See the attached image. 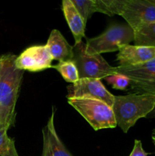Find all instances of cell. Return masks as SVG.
<instances>
[{"instance_id": "cell-1", "label": "cell", "mask_w": 155, "mask_h": 156, "mask_svg": "<svg viewBox=\"0 0 155 156\" xmlns=\"http://www.w3.org/2000/svg\"><path fill=\"white\" fill-rule=\"evenodd\" d=\"M16 57L14 54H4L0 58V114L9 128L15 124V106L24 73L15 66Z\"/></svg>"}, {"instance_id": "cell-2", "label": "cell", "mask_w": 155, "mask_h": 156, "mask_svg": "<svg viewBox=\"0 0 155 156\" xmlns=\"http://www.w3.org/2000/svg\"><path fill=\"white\" fill-rule=\"evenodd\" d=\"M155 108V96L130 93L115 96L112 111L117 125L126 133L139 119L147 117Z\"/></svg>"}, {"instance_id": "cell-3", "label": "cell", "mask_w": 155, "mask_h": 156, "mask_svg": "<svg viewBox=\"0 0 155 156\" xmlns=\"http://www.w3.org/2000/svg\"><path fill=\"white\" fill-rule=\"evenodd\" d=\"M68 103L86 120L94 130L112 129L117 126L112 108L102 101L74 98H68Z\"/></svg>"}, {"instance_id": "cell-4", "label": "cell", "mask_w": 155, "mask_h": 156, "mask_svg": "<svg viewBox=\"0 0 155 156\" xmlns=\"http://www.w3.org/2000/svg\"><path fill=\"white\" fill-rule=\"evenodd\" d=\"M72 61L75 63L80 79H104L115 74V67L109 65L100 54L86 51V44L78 43L73 46Z\"/></svg>"}, {"instance_id": "cell-5", "label": "cell", "mask_w": 155, "mask_h": 156, "mask_svg": "<svg viewBox=\"0 0 155 156\" xmlns=\"http://www.w3.org/2000/svg\"><path fill=\"white\" fill-rule=\"evenodd\" d=\"M134 41V30L129 24H113L103 34L86 41V51L100 54L119 51L120 46Z\"/></svg>"}, {"instance_id": "cell-6", "label": "cell", "mask_w": 155, "mask_h": 156, "mask_svg": "<svg viewBox=\"0 0 155 156\" xmlns=\"http://www.w3.org/2000/svg\"><path fill=\"white\" fill-rule=\"evenodd\" d=\"M115 74L129 78L132 93L155 96V59L140 65L116 66Z\"/></svg>"}, {"instance_id": "cell-7", "label": "cell", "mask_w": 155, "mask_h": 156, "mask_svg": "<svg viewBox=\"0 0 155 156\" xmlns=\"http://www.w3.org/2000/svg\"><path fill=\"white\" fill-rule=\"evenodd\" d=\"M68 98H84L102 101L112 108L115 96L111 94L100 79H80L67 87Z\"/></svg>"}, {"instance_id": "cell-8", "label": "cell", "mask_w": 155, "mask_h": 156, "mask_svg": "<svg viewBox=\"0 0 155 156\" xmlns=\"http://www.w3.org/2000/svg\"><path fill=\"white\" fill-rule=\"evenodd\" d=\"M121 16L134 30L155 22L154 0H126Z\"/></svg>"}, {"instance_id": "cell-9", "label": "cell", "mask_w": 155, "mask_h": 156, "mask_svg": "<svg viewBox=\"0 0 155 156\" xmlns=\"http://www.w3.org/2000/svg\"><path fill=\"white\" fill-rule=\"evenodd\" d=\"M52 57L46 45H35L27 47L15 59V66L23 71L36 73L53 68Z\"/></svg>"}, {"instance_id": "cell-10", "label": "cell", "mask_w": 155, "mask_h": 156, "mask_svg": "<svg viewBox=\"0 0 155 156\" xmlns=\"http://www.w3.org/2000/svg\"><path fill=\"white\" fill-rule=\"evenodd\" d=\"M155 59L154 47L124 44L120 46L116 55L119 67H128L145 63Z\"/></svg>"}, {"instance_id": "cell-11", "label": "cell", "mask_w": 155, "mask_h": 156, "mask_svg": "<svg viewBox=\"0 0 155 156\" xmlns=\"http://www.w3.org/2000/svg\"><path fill=\"white\" fill-rule=\"evenodd\" d=\"M55 112L56 110L53 108L46 125L43 129V151L41 156H73L56 133L54 123Z\"/></svg>"}, {"instance_id": "cell-12", "label": "cell", "mask_w": 155, "mask_h": 156, "mask_svg": "<svg viewBox=\"0 0 155 156\" xmlns=\"http://www.w3.org/2000/svg\"><path fill=\"white\" fill-rule=\"evenodd\" d=\"M62 8L65 20L74 37V44L82 42V39L85 37L86 23L84 20L74 7L71 0H63Z\"/></svg>"}, {"instance_id": "cell-13", "label": "cell", "mask_w": 155, "mask_h": 156, "mask_svg": "<svg viewBox=\"0 0 155 156\" xmlns=\"http://www.w3.org/2000/svg\"><path fill=\"white\" fill-rule=\"evenodd\" d=\"M46 45L55 60L59 62L72 60L73 47L68 44L59 30L56 29L52 30Z\"/></svg>"}, {"instance_id": "cell-14", "label": "cell", "mask_w": 155, "mask_h": 156, "mask_svg": "<svg viewBox=\"0 0 155 156\" xmlns=\"http://www.w3.org/2000/svg\"><path fill=\"white\" fill-rule=\"evenodd\" d=\"M134 43L135 46L155 48V22L134 30Z\"/></svg>"}, {"instance_id": "cell-15", "label": "cell", "mask_w": 155, "mask_h": 156, "mask_svg": "<svg viewBox=\"0 0 155 156\" xmlns=\"http://www.w3.org/2000/svg\"><path fill=\"white\" fill-rule=\"evenodd\" d=\"M126 3V0H96L97 12L109 16L121 15Z\"/></svg>"}, {"instance_id": "cell-16", "label": "cell", "mask_w": 155, "mask_h": 156, "mask_svg": "<svg viewBox=\"0 0 155 156\" xmlns=\"http://www.w3.org/2000/svg\"><path fill=\"white\" fill-rule=\"evenodd\" d=\"M53 68L60 73L65 82L74 84L80 79L78 70L72 60L59 62L56 65L53 66Z\"/></svg>"}, {"instance_id": "cell-17", "label": "cell", "mask_w": 155, "mask_h": 156, "mask_svg": "<svg viewBox=\"0 0 155 156\" xmlns=\"http://www.w3.org/2000/svg\"><path fill=\"white\" fill-rule=\"evenodd\" d=\"M9 128L0 129V156H19L15 145V140L8 136Z\"/></svg>"}, {"instance_id": "cell-18", "label": "cell", "mask_w": 155, "mask_h": 156, "mask_svg": "<svg viewBox=\"0 0 155 156\" xmlns=\"http://www.w3.org/2000/svg\"><path fill=\"white\" fill-rule=\"evenodd\" d=\"M71 2L86 24L91 15L97 12L96 0H71Z\"/></svg>"}, {"instance_id": "cell-19", "label": "cell", "mask_w": 155, "mask_h": 156, "mask_svg": "<svg viewBox=\"0 0 155 156\" xmlns=\"http://www.w3.org/2000/svg\"><path fill=\"white\" fill-rule=\"evenodd\" d=\"M104 80L112 85V88L118 90H125L130 85V80L127 76L122 74H115L105 78Z\"/></svg>"}, {"instance_id": "cell-20", "label": "cell", "mask_w": 155, "mask_h": 156, "mask_svg": "<svg viewBox=\"0 0 155 156\" xmlns=\"http://www.w3.org/2000/svg\"><path fill=\"white\" fill-rule=\"evenodd\" d=\"M129 156H147V153L143 149L142 143L140 140H135L133 149Z\"/></svg>"}, {"instance_id": "cell-21", "label": "cell", "mask_w": 155, "mask_h": 156, "mask_svg": "<svg viewBox=\"0 0 155 156\" xmlns=\"http://www.w3.org/2000/svg\"><path fill=\"white\" fill-rule=\"evenodd\" d=\"M4 127H7V128H9V126H8L7 125L5 124V121L3 120L1 114H0V129H2V128H4Z\"/></svg>"}, {"instance_id": "cell-22", "label": "cell", "mask_w": 155, "mask_h": 156, "mask_svg": "<svg viewBox=\"0 0 155 156\" xmlns=\"http://www.w3.org/2000/svg\"><path fill=\"white\" fill-rule=\"evenodd\" d=\"M147 117H155V108H153V111L148 114V116H147Z\"/></svg>"}, {"instance_id": "cell-23", "label": "cell", "mask_w": 155, "mask_h": 156, "mask_svg": "<svg viewBox=\"0 0 155 156\" xmlns=\"http://www.w3.org/2000/svg\"><path fill=\"white\" fill-rule=\"evenodd\" d=\"M152 139H155V129L152 131Z\"/></svg>"}, {"instance_id": "cell-24", "label": "cell", "mask_w": 155, "mask_h": 156, "mask_svg": "<svg viewBox=\"0 0 155 156\" xmlns=\"http://www.w3.org/2000/svg\"><path fill=\"white\" fill-rule=\"evenodd\" d=\"M152 140H153V145H154V146H155V139H152Z\"/></svg>"}, {"instance_id": "cell-25", "label": "cell", "mask_w": 155, "mask_h": 156, "mask_svg": "<svg viewBox=\"0 0 155 156\" xmlns=\"http://www.w3.org/2000/svg\"><path fill=\"white\" fill-rule=\"evenodd\" d=\"M0 58H1V56H0Z\"/></svg>"}]
</instances>
